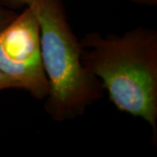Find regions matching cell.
<instances>
[{
    "label": "cell",
    "mask_w": 157,
    "mask_h": 157,
    "mask_svg": "<svg viewBox=\"0 0 157 157\" xmlns=\"http://www.w3.org/2000/svg\"><path fill=\"white\" fill-rule=\"evenodd\" d=\"M81 63L101 81L117 109L140 117L157 135V32L138 26L124 33H89L79 39Z\"/></svg>",
    "instance_id": "obj_1"
},
{
    "label": "cell",
    "mask_w": 157,
    "mask_h": 157,
    "mask_svg": "<svg viewBox=\"0 0 157 157\" xmlns=\"http://www.w3.org/2000/svg\"><path fill=\"white\" fill-rule=\"evenodd\" d=\"M11 10L29 6L39 26L41 56L49 82L45 112L63 122L82 115L103 94L101 81L83 67L80 43L62 0H0Z\"/></svg>",
    "instance_id": "obj_2"
},
{
    "label": "cell",
    "mask_w": 157,
    "mask_h": 157,
    "mask_svg": "<svg viewBox=\"0 0 157 157\" xmlns=\"http://www.w3.org/2000/svg\"><path fill=\"white\" fill-rule=\"evenodd\" d=\"M21 13L0 31V69L34 99L45 100L49 93L39 41V26L33 11L24 6Z\"/></svg>",
    "instance_id": "obj_3"
},
{
    "label": "cell",
    "mask_w": 157,
    "mask_h": 157,
    "mask_svg": "<svg viewBox=\"0 0 157 157\" xmlns=\"http://www.w3.org/2000/svg\"><path fill=\"white\" fill-rule=\"evenodd\" d=\"M17 13L14 10L0 6V31L5 28L17 16Z\"/></svg>",
    "instance_id": "obj_4"
},
{
    "label": "cell",
    "mask_w": 157,
    "mask_h": 157,
    "mask_svg": "<svg viewBox=\"0 0 157 157\" xmlns=\"http://www.w3.org/2000/svg\"><path fill=\"white\" fill-rule=\"evenodd\" d=\"M9 88H16L15 84L0 69V91Z\"/></svg>",
    "instance_id": "obj_5"
},
{
    "label": "cell",
    "mask_w": 157,
    "mask_h": 157,
    "mask_svg": "<svg viewBox=\"0 0 157 157\" xmlns=\"http://www.w3.org/2000/svg\"><path fill=\"white\" fill-rule=\"evenodd\" d=\"M135 5L143 6H155L157 5V0H128Z\"/></svg>",
    "instance_id": "obj_6"
}]
</instances>
